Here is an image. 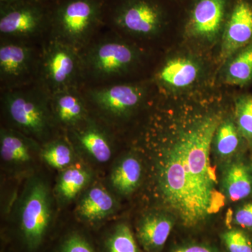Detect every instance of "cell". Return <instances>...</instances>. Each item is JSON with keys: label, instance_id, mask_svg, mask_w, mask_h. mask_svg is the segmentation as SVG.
Here are the masks:
<instances>
[{"label": "cell", "instance_id": "6da1fadb", "mask_svg": "<svg viewBox=\"0 0 252 252\" xmlns=\"http://www.w3.org/2000/svg\"><path fill=\"white\" fill-rule=\"evenodd\" d=\"M220 124L217 117L200 121L156 157L158 194L187 226L198 224L224 204L210 164V146Z\"/></svg>", "mask_w": 252, "mask_h": 252}, {"label": "cell", "instance_id": "7a4b0ae2", "mask_svg": "<svg viewBox=\"0 0 252 252\" xmlns=\"http://www.w3.org/2000/svg\"><path fill=\"white\" fill-rule=\"evenodd\" d=\"M107 0H61L51 5L50 31L55 39L79 51L105 23Z\"/></svg>", "mask_w": 252, "mask_h": 252}, {"label": "cell", "instance_id": "3957f363", "mask_svg": "<svg viewBox=\"0 0 252 252\" xmlns=\"http://www.w3.org/2000/svg\"><path fill=\"white\" fill-rule=\"evenodd\" d=\"M52 195L49 185L39 177H32L25 186L18 205V225L31 250L42 243L53 217Z\"/></svg>", "mask_w": 252, "mask_h": 252}, {"label": "cell", "instance_id": "277c9868", "mask_svg": "<svg viewBox=\"0 0 252 252\" xmlns=\"http://www.w3.org/2000/svg\"><path fill=\"white\" fill-rule=\"evenodd\" d=\"M4 111L16 130L34 138L49 132L52 113L41 93L34 90L11 89L3 97Z\"/></svg>", "mask_w": 252, "mask_h": 252}, {"label": "cell", "instance_id": "5b68a950", "mask_svg": "<svg viewBox=\"0 0 252 252\" xmlns=\"http://www.w3.org/2000/svg\"><path fill=\"white\" fill-rule=\"evenodd\" d=\"M51 5L44 0L0 4V33L6 37H32L50 28Z\"/></svg>", "mask_w": 252, "mask_h": 252}, {"label": "cell", "instance_id": "8992f818", "mask_svg": "<svg viewBox=\"0 0 252 252\" xmlns=\"http://www.w3.org/2000/svg\"><path fill=\"white\" fill-rule=\"evenodd\" d=\"M160 13L149 0H107L105 22L136 35H150L158 30Z\"/></svg>", "mask_w": 252, "mask_h": 252}, {"label": "cell", "instance_id": "52a82bcc", "mask_svg": "<svg viewBox=\"0 0 252 252\" xmlns=\"http://www.w3.org/2000/svg\"><path fill=\"white\" fill-rule=\"evenodd\" d=\"M83 67V60L78 50L54 38L44 51L41 74L52 94L75 87Z\"/></svg>", "mask_w": 252, "mask_h": 252}, {"label": "cell", "instance_id": "ba28073f", "mask_svg": "<svg viewBox=\"0 0 252 252\" xmlns=\"http://www.w3.org/2000/svg\"><path fill=\"white\" fill-rule=\"evenodd\" d=\"M135 51L117 41H103L86 53L83 65L92 75L109 78L125 72L135 61Z\"/></svg>", "mask_w": 252, "mask_h": 252}, {"label": "cell", "instance_id": "9c48e42d", "mask_svg": "<svg viewBox=\"0 0 252 252\" xmlns=\"http://www.w3.org/2000/svg\"><path fill=\"white\" fill-rule=\"evenodd\" d=\"M91 102L107 117L127 115L140 104L143 90L138 86L119 84L94 89L89 93Z\"/></svg>", "mask_w": 252, "mask_h": 252}, {"label": "cell", "instance_id": "30bf717a", "mask_svg": "<svg viewBox=\"0 0 252 252\" xmlns=\"http://www.w3.org/2000/svg\"><path fill=\"white\" fill-rule=\"evenodd\" d=\"M41 149L34 139L14 129L1 128L0 154L4 164L14 171H26L34 162Z\"/></svg>", "mask_w": 252, "mask_h": 252}, {"label": "cell", "instance_id": "8fae6325", "mask_svg": "<svg viewBox=\"0 0 252 252\" xmlns=\"http://www.w3.org/2000/svg\"><path fill=\"white\" fill-rule=\"evenodd\" d=\"M33 50L21 43H3L0 46V76L8 86H19L31 74Z\"/></svg>", "mask_w": 252, "mask_h": 252}, {"label": "cell", "instance_id": "7c38bea8", "mask_svg": "<svg viewBox=\"0 0 252 252\" xmlns=\"http://www.w3.org/2000/svg\"><path fill=\"white\" fill-rule=\"evenodd\" d=\"M72 134L77 148L93 161L105 163L110 160L112 155L110 140L97 124L87 119L72 128Z\"/></svg>", "mask_w": 252, "mask_h": 252}, {"label": "cell", "instance_id": "4fadbf2b", "mask_svg": "<svg viewBox=\"0 0 252 252\" xmlns=\"http://www.w3.org/2000/svg\"><path fill=\"white\" fill-rule=\"evenodd\" d=\"M252 39V9L240 1L235 6L227 26L222 45V56L230 57L238 50L247 46Z\"/></svg>", "mask_w": 252, "mask_h": 252}, {"label": "cell", "instance_id": "5bb4252c", "mask_svg": "<svg viewBox=\"0 0 252 252\" xmlns=\"http://www.w3.org/2000/svg\"><path fill=\"white\" fill-rule=\"evenodd\" d=\"M51 95V113L61 125L72 129L88 119L85 102L76 87L57 91Z\"/></svg>", "mask_w": 252, "mask_h": 252}, {"label": "cell", "instance_id": "9a60e30c", "mask_svg": "<svg viewBox=\"0 0 252 252\" xmlns=\"http://www.w3.org/2000/svg\"><path fill=\"white\" fill-rule=\"evenodd\" d=\"M117 200L107 189L100 185L89 187L77 204V215L90 223L98 222L110 217L116 211Z\"/></svg>", "mask_w": 252, "mask_h": 252}, {"label": "cell", "instance_id": "2e32d148", "mask_svg": "<svg viewBox=\"0 0 252 252\" xmlns=\"http://www.w3.org/2000/svg\"><path fill=\"white\" fill-rule=\"evenodd\" d=\"M170 217L159 213L146 215L139 223L137 237L147 252L160 251L173 228Z\"/></svg>", "mask_w": 252, "mask_h": 252}, {"label": "cell", "instance_id": "e0dca14e", "mask_svg": "<svg viewBox=\"0 0 252 252\" xmlns=\"http://www.w3.org/2000/svg\"><path fill=\"white\" fill-rule=\"evenodd\" d=\"M223 0H200L190 21L194 34L208 39L216 35L223 19Z\"/></svg>", "mask_w": 252, "mask_h": 252}, {"label": "cell", "instance_id": "ac0fdd59", "mask_svg": "<svg viewBox=\"0 0 252 252\" xmlns=\"http://www.w3.org/2000/svg\"><path fill=\"white\" fill-rule=\"evenodd\" d=\"M92 173L84 165L72 164L61 170L58 178L55 194L61 203L72 201L90 185Z\"/></svg>", "mask_w": 252, "mask_h": 252}, {"label": "cell", "instance_id": "d6986e66", "mask_svg": "<svg viewBox=\"0 0 252 252\" xmlns=\"http://www.w3.org/2000/svg\"><path fill=\"white\" fill-rule=\"evenodd\" d=\"M142 176V166L140 160L133 156H126L113 167L111 185L117 193L129 195L140 185Z\"/></svg>", "mask_w": 252, "mask_h": 252}, {"label": "cell", "instance_id": "ffe728a7", "mask_svg": "<svg viewBox=\"0 0 252 252\" xmlns=\"http://www.w3.org/2000/svg\"><path fill=\"white\" fill-rule=\"evenodd\" d=\"M198 68L191 61L176 59L167 62L158 74L160 82L175 88H185L198 77Z\"/></svg>", "mask_w": 252, "mask_h": 252}, {"label": "cell", "instance_id": "44dd1931", "mask_svg": "<svg viewBox=\"0 0 252 252\" xmlns=\"http://www.w3.org/2000/svg\"><path fill=\"white\" fill-rule=\"evenodd\" d=\"M223 185L226 195L232 202L243 200L252 193V175L243 162L232 164L225 172Z\"/></svg>", "mask_w": 252, "mask_h": 252}, {"label": "cell", "instance_id": "7402d4cb", "mask_svg": "<svg viewBox=\"0 0 252 252\" xmlns=\"http://www.w3.org/2000/svg\"><path fill=\"white\" fill-rule=\"evenodd\" d=\"M40 157L49 166L63 170L74 164L75 154L67 141L59 139L46 144L41 149Z\"/></svg>", "mask_w": 252, "mask_h": 252}, {"label": "cell", "instance_id": "603a6c76", "mask_svg": "<svg viewBox=\"0 0 252 252\" xmlns=\"http://www.w3.org/2000/svg\"><path fill=\"white\" fill-rule=\"evenodd\" d=\"M252 79V44L245 48L230 63L226 80L234 85H243Z\"/></svg>", "mask_w": 252, "mask_h": 252}, {"label": "cell", "instance_id": "cb8c5ba5", "mask_svg": "<svg viewBox=\"0 0 252 252\" xmlns=\"http://www.w3.org/2000/svg\"><path fill=\"white\" fill-rule=\"evenodd\" d=\"M238 131V127L230 121H226L219 126L215 146L220 157H230L235 153L240 143Z\"/></svg>", "mask_w": 252, "mask_h": 252}, {"label": "cell", "instance_id": "d4e9b609", "mask_svg": "<svg viewBox=\"0 0 252 252\" xmlns=\"http://www.w3.org/2000/svg\"><path fill=\"white\" fill-rule=\"evenodd\" d=\"M107 252H140L128 225L119 224L106 242Z\"/></svg>", "mask_w": 252, "mask_h": 252}, {"label": "cell", "instance_id": "484cf974", "mask_svg": "<svg viewBox=\"0 0 252 252\" xmlns=\"http://www.w3.org/2000/svg\"><path fill=\"white\" fill-rule=\"evenodd\" d=\"M237 127L240 133L252 140V96L238 99L235 107Z\"/></svg>", "mask_w": 252, "mask_h": 252}, {"label": "cell", "instance_id": "4316f807", "mask_svg": "<svg viewBox=\"0 0 252 252\" xmlns=\"http://www.w3.org/2000/svg\"><path fill=\"white\" fill-rule=\"evenodd\" d=\"M222 239L229 252H252V241L242 230H228L222 235Z\"/></svg>", "mask_w": 252, "mask_h": 252}, {"label": "cell", "instance_id": "83f0119b", "mask_svg": "<svg viewBox=\"0 0 252 252\" xmlns=\"http://www.w3.org/2000/svg\"><path fill=\"white\" fill-rule=\"evenodd\" d=\"M59 252H94L87 240L78 234L70 235L66 239Z\"/></svg>", "mask_w": 252, "mask_h": 252}, {"label": "cell", "instance_id": "f1b7e54d", "mask_svg": "<svg viewBox=\"0 0 252 252\" xmlns=\"http://www.w3.org/2000/svg\"><path fill=\"white\" fill-rule=\"evenodd\" d=\"M235 223L244 228H252V203H247L237 210Z\"/></svg>", "mask_w": 252, "mask_h": 252}, {"label": "cell", "instance_id": "f546056e", "mask_svg": "<svg viewBox=\"0 0 252 252\" xmlns=\"http://www.w3.org/2000/svg\"><path fill=\"white\" fill-rule=\"evenodd\" d=\"M173 252H218L210 248L203 245H188L175 250Z\"/></svg>", "mask_w": 252, "mask_h": 252}, {"label": "cell", "instance_id": "4dcf8cb0", "mask_svg": "<svg viewBox=\"0 0 252 252\" xmlns=\"http://www.w3.org/2000/svg\"><path fill=\"white\" fill-rule=\"evenodd\" d=\"M21 1H24V0H0V4H12V3Z\"/></svg>", "mask_w": 252, "mask_h": 252}, {"label": "cell", "instance_id": "1f68e13d", "mask_svg": "<svg viewBox=\"0 0 252 252\" xmlns=\"http://www.w3.org/2000/svg\"><path fill=\"white\" fill-rule=\"evenodd\" d=\"M44 1H45L48 4L53 5L56 4V3L59 2V1H61V0H44Z\"/></svg>", "mask_w": 252, "mask_h": 252}]
</instances>
